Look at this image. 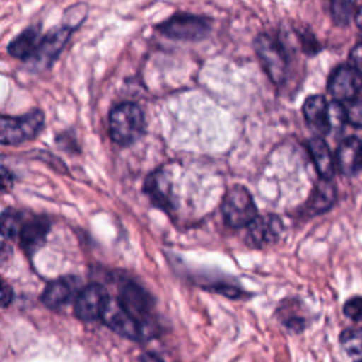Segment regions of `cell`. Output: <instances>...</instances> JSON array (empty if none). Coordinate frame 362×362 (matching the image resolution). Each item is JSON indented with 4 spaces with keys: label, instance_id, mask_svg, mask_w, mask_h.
Instances as JSON below:
<instances>
[{
    "label": "cell",
    "instance_id": "obj_1",
    "mask_svg": "<svg viewBox=\"0 0 362 362\" xmlns=\"http://www.w3.org/2000/svg\"><path fill=\"white\" fill-rule=\"evenodd\" d=\"M109 130L113 141L127 146L136 141L144 132V115L132 102H124L113 107L109 116Z\"/></svg>",
    "mask_w": 362,
    "mask_h": 362
},
{
    "label": "cell",
    "instance_id": "obj_2",
    "mask_svg": "<svg viewBox=\"0 0 362 362\" xmlns=\"http://www.w3.org/2000/svg\"><path fill=\"white\" fill-rule=\"evenodd\" d=\"M221 214L223 222L236 229L249 226L257 216L253 198L242 185H233L226 191L221 204Z\"/></svg>",
    "mask_w": 362,
    "mask_h": 362
},
{
    "label": "cell",
    "instance_id": "obj_3",
    "mask_svg": "<svg viewBox=\"0 0 362 362\" xmlns=\"http://www.w3.org/2000/svg\"><path fill=\"white\" fill-rule=\"evenodd\" d=\"M44 127V115L35 109L20 117H0V143L20 144L34 139Z\"/></svg>",
    "mask_w": 362,
    "mask_h": 362
},
{
    "label": "cell",
    "instance_id": "obj_4",
    "mask_svg": "<svg viewBox=\"0 0 362 362\" xmlns=\"http://www.w3.org/2000/svg\"><path fill=\"white\" fill-rule=\"evenodd\" d=\"M255 51L270 81L283 83L287 75V55L281 44L269 34H259L255 38Z\"/></svg>",
    "mask_w": 362,
    "mask_h": 362
},
{
    "label": "cell",
    "instance_id": "obj_5",
    "mask_svg": "<svg viewBox=\"0 0 362 362\" xmlns=\"http://www.w3.org/2000/svg\"><path fill=\"white\" fill-rule=\"evenodd\" d=\"M158 30L174 40L182 41H198L208 35L209 23L198 16L177 14L163 23Z\"/></svg>",
    "mask_w": 362,
    "mask_h": 362
},
{
    "label": "cell",
    "instance_id": "obj_6",
    "mask_svg": "<svg viewBox=\"0 0 362 362\" xmlns=\"http://www.w3.org/2000/svg\"><path fill=\"white\" fill-rule=\"evenodd\" d=\"M117 301L143 327L146 334V329L150 325V313L153 308V300L148 293L136 283L127 281L120 287Z\"/></svg>",
    "mask_w": 362,
    "mask_h": 362
},
{
    "label": "cell",
    "instance_id": "obj_7",
    "mask_svg": "<svg viewBox=\"0 0 362 362\" xmlns=\"http://www.w3.org/2000/svg\"><path fill=\"white\" fill-rule=\"evenodd\" d=\"M362 89V75L358 69L341 65L338 66L328 82V90L337 103H348L356 98Z\"/></svg>",
    "mask_w": 362,
    "mask_h": 362
},
{
    "label": "cell",
    "instance_id": "obj_8",
    "mask_svg": "<svg viewBox=\"0 0 362 362\" xmlns=\"http://www.w3.org/2000/svg\"><path fill=\"white\" fill-rule=\"evenodd\" d=\"M100 318L110 329L122 337L130 339H141L144 337L143 327L120 305L117 298L109 297Z\"/></svg>",
    "mask_w": 362,
    "mask_h": 362
},
{
    "label": "cell",
    "instance_id": "obj_9",
    "mask_svg": "<svg viewBox=\"0 0 362 362\" xmlns=\"http://www.w3.org/2000/svg\"><path fill=\"white\" fill-rule=\"evenodd\" d=\"M107 300L109 296L100 284H89L78 293L74 308L75 315L82 321L98 320L102 317Z\"/></svg>",
    "mask_w": 362,
    "mask_h": 362
},
{
    "label": "cell",
    "instance_id": "obj_10",
    "mask_svg": "<svg viewBox=\"0 0 362 362\" xmlns=\"http://www.w3.org/2000/svg\"><path fill=\"white\" fill-rule=\"evenodd\" d=\"M283 230V223L280 218L273 214L264 216H256L247 226L246 243L250 247L260 249L276 242Z\"/></svg>",
    "mask_w": 362,
    "mask_h": 362
},
{
    "label": "cell",
    "instance_id": "obj_11",
    "mask_svg": "<svg viewBox=\"0 0 362 362\" xmlns=\"http://www.w3.org/2000/svg\"><path fill=\"white\" fill-rule=\"evenodd\" d=\"M49 219L45 216L37 215L25 218L18 239L21 247L27 252V255H34L44 245L45 238L49 232Z\"/></svg>",
    "mask_w": 362,
    "mask_h": 362
},
{
    "label": "cell",
    "instance_id": "obj_12",
    "mask_svg": "<svg viewBox=\"0 0 362 362\" xmlns=\"http://www.w3.org/2000/svg\"><path fill=\"white\" fill-rule=\"evenodd\" d=\"M78 286H79V280L76 277L68 276V277L57 279L45 287L41 296V301L51 310L62 308L74 298L78 290Z\"/></svg>",
    "mask_w": 362,
    "mask_h": 362
},
{
    "label": "cell",
    "instance_id": "obj_13",
    "mask_svg": "<svg viewBox=\"0 0 362 362\" xmlns=\"http://www.w3.org/2000/svg\"><path fill=\"white\" fill-rule=\"evenodd\" d=\"M303 113L307 123L320 134L324 136L331 130L328 105L324 96L321 95L308 96L303 105Z\"/></svg>",
    "mask_w": 362,
    "mask_h": 362
},
{
    "label": "cell",
    "instance_id": "obj_14",
    "mask_svg": "<svg viewBox=\"0 0 362 362\" xmlns=\"http://www.w3.org/2000/svg\"><path fill=\"white\" fill-rule=\"evenodd\" d=\"M71 31L72 30L68 27H59V28L51 30L44 38H41L34 58L42 62L44 65L54 61L58 57V54L62 51L66 41L69 40Z\"/></svg>",
    "mask_w": 362,
    "mask_h": 362
},
{
    "label": "cell",
    "instance_id": "obj_15",
    "mask_svg": "<svg viewBox=\"0 0 362 362\" xmlns=\"http://www.w3.org/2000/svg\"><path fill=\"white\" fill-rule=\"evenodd\" d=\"M144 189L150 199L160 208L168 211L174 204H173V197H171V184L170 178L165 174L164 170H157L151 173L144 184Z\"/></svg>",
    "mask_w": 362,
    "mask_h": 362
},
{
    "label": "cell",
    "instance_id": "obj_16",
    "mask_svg": "<svg viewBox=\"0 0 362 362\" xmlns=\"http://www.w3.org/2000/svg\"><path fill=\"white\" fill-rule=\"evenodd\" d=\"M337 165L345 175L355 174L362 165V143L356 137L345 139L337 151Z\"/></svg>",
    "mask_w": 362,
    "mask_h": 362
},
{
    "label": "cell",
    "instance_id": "obj_17",
    "mask_svg": "<svg viewBox=\"0 0 362 362\" xmlns=\"http://www.w3.org/2000/svg\"><path fill=\"white\" fill-rule=\"evenodd\" d=\"M308 151L321 180L331 181L335 174V165L327 141L322 137H313L308 141Z\"/></svg>",
    "mask_w": 362,
    "mask_h": 362
},
{
    "label": "cell",
    "instance_id": "obj_18",
    "mask_svg": "<svg viewBox=\"0 0 362 362\" xmlns=\"http://www.w3.org/2000/svg\"><path fill=\"white\" fill-rule=\"evenodd\" d=\"M40 41L41 38H40L38 27H30L10 42L8 52L13 57L20 59L34 58L40 45Z\"/></svg>",
    "mask_w": 362,
    "mask_h": 362
},
{
    "label": "cell",
    "instance_id": "obj_19",
    "mask_svg": "<svg viewBox=\"0 0 362 362\" xmlns=\"http://www.w3.org/2000/svg\"><path fill=\"white\" fill-rule=\"evenodd\" d=\"M334 201H335L334 184L327 180H320L315 184V187L310 195V199L307 201L308 212L313 215L325 212L327 209H329L332 206Z\"/></svg>",
    "mask_w": 362,
    "mask_h": 362
},
{
    "label": "cell",
    "instance_id": "obj_20",
    "mask_svg": "<svg viewBox=\"0 0 362 362\" xmlns=\"http://www.w3.org/2000/svg\"><path fill=\"white\" fill-rule=\"evenodd\" d=\"M25 215L17 209H6L0 215V235L8 239H17L23 223L25 221Z\"/></svg>",
    "mask_w": 362,
    "mask_h": 362
},
{
    "label": "cell",
    "instance_id": "obj_21",
    "mask_svg": "<svg viewBox=\"0 0 362 362\" xmlns=\"http://www.w3.org/2000/svg\"><path fill=\"white\" fill-rule=\"evenodd\" d=\"M341 345L344 351L355 359L362 358V329L361 328H348L341 334Z\"/></svg>",
    "mask_w": 362,
    "mask_h": 362
},
{
    "label": "cell",
    "instance_id": "obj_22",
    "mask_svg": "<svg viewBox=\"0 0 362 362\" xmlns=\"http://www.w3.org/2000/svg\"><path fill=\"white\" fill-rule=\"evenodd\" d=\"M356 4L352 1H334L331 4V14L332 20L339 24L345 25L351 20V17L355 14Z\"/></svg>",
    "mask_w": 362,
    "mask_h": 362
},
{
    "label": "cell",
    "instance_id": "obj_23",
    "mask_svg": "<svg viewBox=\"0 0 362 362\" xmlns=\"http://www.w3.org/2000/svg\"><path fill=\"white\" fill-rule=\"evenodd\" d=\"M342 107H344L345 122L352 126L362 127V100L354 99V100L342 105Z\"/></svg>",
    "mask_w": 362,
    "mask_h": 362
},
{
    "label": "cell",
    "instance_id": "obj_24",
    "mask_svg": "<svg viewBox=\"0 0 362 362\" xmlns=\"http://www.w3.org/2000/svg\"><path fill=\"white\" fill-rule=\"evenodd\" d=\"M344 314L352 321L362 322V297H352L344 304Z\"/></svg>",
    "mask_w": 362,
    "mask_h": 362
},
{
    "label": "cell",
    "instance_id": "obj_25",
    "mask_svg": "<svg viewBox=\"0 0 362 362\" xmlns=\"http://www.w3.org/2000/svg\"><path fill=\"white\" fill-rule=\"evenodd\" d=\"M14 185V175L13 173L0 163V191H10Z\"/></svg>",
    "mask_w": 362,
    "mask_h": 362
},
{
    "label": "cell",
    "instance_id": "obj_26",
    "mask_svg": "<svg viewBox=\"0 0 362 362\" xmlns=\"http://www.w3.org/2000/svg\"><path fill=\"white\" fill-rule=\"evenodd\" d=\"M13 300L11 287L0 277V307H7Z\"/></svg>",
    "mask_w": 362,
    "mask_h": 362
},
{
    "label": "cell",
    "instance_id": "obj_27",
    "mask_svg": "<svg viewBox=\"0 0 362 362\" xmlns=\"http://www.w3.org/2000/svg\"><path fill=\"white\" fill-rule=\"evenodd\" d=\"M351 62L355 65V69H361L362 71V42L361 44H356L352 51H351Z\"/></svg>",
    "mask_w": 362,
    "mask_h": 362
},
{
    "label": "cell",
    "instance_id": "obj_28",
    "mask_svg": "<svg viewBox=\"0 0 362 362\" xmlns=\"http://www.w3.org/2000/svg\"><path fill=\"white\" fill-rule=\"evenodd\" d=\"M8 255H10V247L4 243H0V263L3 260H6L8 257Z\"/></svg>",
    "mask_w": 362,
    "mask_h": 362
},
{
    "label": "cell",
    "instance_id": "obj_29",
    "mask_svg": "<svg viewBox=\"0 0 362 362\" xmlns=\"http://www.w3.org/2000/svg\"><path fill=\"white\" fill-rule=\"evenodd\" d=\"M140 362H163V361L153 354H144V355H141Z\"/></svg>",
    "mask_w": 362,
    "mask_h": 362
},
{
    "label": "cell",
    "instance_id": "obj_30",
    "mask_svg": "<svg viewBox=\"0 0 362 362\" xmlns=\"http://www.w3.org/2000/svg\"><path fill=\"white\" fill-rule=\"evenodd\" d=\"M355 21H356V25L362 30V6L355 11Z\"/></svg>",
    "mask_w": 362,
    "mask_h": 362
}]
</instances>
